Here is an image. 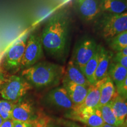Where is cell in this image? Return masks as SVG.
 Segmentation results:
<instances>
[{"label": "cell", "instance_id": "cell-25", "mask_svg": "<svg viewBox=\"0 0 127 127\" xmlns=\"http://www.w3.org/2000/svg\"><path fill=\"white\" fill-rule=\"evenodd\" d=\"M117 90L119 95L122 96L127 93V76L121 85L117 88Z\"/></svg>", "mask_w": 127, "mask_h": 127}, {"label": "cell", "instance_id": "cell-14", "mask_svg": "<svg viewBox=\"0 0 127 127\" xmlns=\"http://www.w3.org/2000/svg\"><path fill=\"white\" fill-rule=\"evenodd\" d=\"M112 55L103 47L99 45V59L95 71V81L104 79L108 76V72Z\"/></svg>", "mask_w": 127, "mask_h": 127}, {"label": "cell", "instance_id": "cell-6", "mask_svg": "<svg viewBox=\"0 0 127 127\" xmlns=\"http://www.w3.org/2000/svg\"><path fill=\"white\" fill-rule=\"evenodd\" d=\"M42 55L43 47L41 35L38 34H31L27 41L20 69H24L34 65L42 58Z\"/></svg>", "mask_w": 127, "mask_h": 127}, {"label": "cell", "instance_id": "cell-20", "mask_svg": "<svg viewBox=\"0 0 127 127\" xmlns=\"http://www.w3.org/2000/svg\"><path fill=\"white\" fill-rule=\"evenodd\" d=\"M98 59H99V45L98 47L97 51L95 53L94 56L86 64V65L84 66L81 70L90 85L96 82L95 74L97 68Z\"/></svg>", "mask_w": 127, "mask_h": 127}, {"label": "cell", "instance_id": "cell-13", "mask_svg": "<svg viewBox=\"0 0 127 127\" xmlns=\"http://www.w3.org/2000/svg\"><path fill=\"white\" fill-rule=\"evenodd\" d=\"M63 87L65 88L75 107L84 102L88 91V87L78 85L64 79Z\"/></svg>", "mask_w": 127, "mask_h": 127}, {"label": "cell", "instance_id": "cell-26", "mask_svg": "<svg viewBox=\"0 0 127 127\" xmlns=\"http://www.w3.org/2000/svg\"><path fill=\"white\" fill-rule=\"evenodd\" d=\"M13 121V127H32L31 124L28 122H20L17 121Z\"/></svg>", "mask_w": 127, "mask_h": 127}, {"label": "cell", "instance_id": "cell-27", "mask_svg": "<svg viewBox=\"0 0 127 127\" xmlns=\"http://www.w3.org/2000/svg\"><path fill=\"white\" fill-rule=\"evenodd\" d=\"M61 123L62 124L64 125L66 127H82L78 124L74 123V122L69 121L61 120Z\"/></svg>", "mask_w": 127, "mask_h": 127}, {"label": "cell", "instance_id": "cell-7", "mask_svg": "<svg viewBox=\"0 0 127 127\" xmlns=\"http://www.w3.org/2000/svg\"><path fill=\"white\" fill-rule=\"evenodd\" d=\"M27 41L21 39L12 45L5 55L2 66L8 72H15L20 69Z\"/></svg>", "mask_w": 127, "mask_h": 127}, {"label": "cell", "instance_id": "cell-16", "mask_svg": "<svg viewBox=\"0 0 127 127\" xmlns=\"http://www.w3.org/2000/svg\"><path fill=\"white\" fill-rule=\"evenodd\" d=\"M118 94L115 85L108 75L106 78L101 89V96L98 107L109 104Z\"/></svg>", "mask_w": 127, "mask_h": 127}, {"label": "cell", "instance_id": "cell-23", "mask_svg": "<svg viewBox=\"0 0 127 127\" xmlns=\"http://www.w3.org/2000/svg\"><path fill=\"white\" fill-rule=\"evenodd\" d=\"M14 102L7 100H0V117L3 121L11 120Z\"/></svg>", "mask_w": 127, "mask_h": 127}, {"label": "cell", "instance_id": "cell-30", "mask_svg": "<svg viewBox=\"0 0 127 127\" xmlns=\"http://www.w3.org/2000/svg\"><path fill=\"white\" fill-rule=\"evenodd\" d=\"M102 127H117L113 126V125H108V124H104L102 125Z\"/></svg>", "mask_w": 127, "mask_h": 127}, {"label": "cell", "instance_id": "cell-34", "mask_svg": "<svg viewBox=\"0 0 127 127\" xmlns=\"http://www.w3.org/2000/svg\"><path fill=\"white\" fill-rule=\"evenodd\" d=\"M123 96V97L124 98H125V99H126L127 100V93H126V94H125L124 95V96Z\"/></svg>", "mask_w": 127, "mask_h": 127}, {"label": "cell", "instance_id": "cell-1", "mask_svg": "<svg viewBox=\"0 0 127 127\" xmlns=\"http://www.w3.org/2000/svg\"><path fill=\"white\" fill-rule=\"evenodd\" d=\"M68 22L63 13L57 14L48 21L41 35L42 47L50 56L61 58L66 52Z\"/></svg>", "mask_w": 127, "mask_h": 127}, {"label": "cell", "instance_id": "cell-11", "mask_svg": "<svg viewBox=\"0 0 127 127\" xmlns=\"http://www.w3.org/2000/svg\"><path fill=\"white\" fill-rule=\"evenodd\" d=\"M35 117L32 105L28 101H21L14 104L11 120L20 122L31 121Z\"/></svg>", "mask_w": 127, "mask_h": 127}, {"label": "cell", "instance_id": "cell-29", "mask_svg": "<svg viewBox=\"0 0 127 127\" xmlns=\"http://www.w3.org/2000/svg\"><path fill=\"white\" fill-rule=\"evenodd\" d=\"M118 53L120 54H121V55H126V56H127V47L124 48L123 50L120 51V52H118Z\"/></svg>", "mask_w": 127, "mask_h": 127}, {"label": "cell", "instance_id": "cell-28", "mask_svg": "<svg viewBox=\"0 0 127 127\" xmlns=\"http://www.w3.org/2000/svg\"><path fill=\"white\" fill-rule=\"evenodd\" d=\"M0 127H13V121L12 120L4 121Z\"/></svg>", "mask_w": 127, "mask_h": 127}, {"label": "cell", "instance_id": "cell-24", "mask_svg": "<svg viewBox=\"0 0 127 127\" xmlns=\"http://www.w3.org/2000/svg\"><path fill=\"white\" fill-rule=\"evenodd\" d=\"M113 61L118 63L119 64L121 65L122 66L127 69V56L126 55H121L117 52L113 58Z\"/></svg>", "mask_w": 127, "mask_h": 127}, {"label": "cell", "instance_id": "cell-5", "mask_svg": "<svg viewBox=\"0 0 127 127\" xmlns=\"http://www.w3.org/2000/svg\"><path fill=\"white\" fill-rule=\"evenodd\" d=\"M101 31L103 37L111 39L127 31V12L121 14H108L101 21Z\"/></svg>", "mask_w": 127, "mask_h": 127}, {"label": "cell", "instance_id": "cell-33", "mask_svg": "<svg viewBox=\"0 0 127 127\" xmlns=\"http://www.w3.org/2000/svg\"><path fill=\"white\" fill-rule=\"evenodd\" d=\"M3 121H3V120L2 119V118H1V117H0V126H1V124H2Z\"/></svg>", "mask_w": 127, "mask_h": 127}, {"label": "cell", "instance_id": "cell-2", "mask_svg": "<svg viewBox=\"0 0 127 127\" xmlns=\"http://www.w3.org/2000/svg\"><path fill=\"white\" fill-rule=\"evenodd\" d=\"M62 73L63 69L58 65L49 62H41L23 69L21 76L32 86L44 88L58 81Z\"/></svg>", "mask_w": 127, "mask_h": 127}, {"label": "cell", "instance_id": "cell-36", "mask_svg": "<svg viewBox=\"0 0 127 127\" xmlns=\"http://www.w3.org/2000/svg\"><path fill=\"white\" fill-rule=\"evenodd\" d=\"M126 7H127V2H126Z\"/></svg>", "mask_w": 127, "mask_h": 127}, {"label": "cell", "instance_id": "cell-22", "mask_svg": "<svg viewBox=\"0 0 127 127\" xmlns=\"http://www.w3.org/2000/svg\"><path fill=\"white\" fill-rule=\"evenodd\" d=\"M109 45L117 52L127 47V31L120 33L110 39Z\"/></svg>", "mask_w": 127, "mask_h": 127}, {"label": "cell", "instance_id": "cell-8", "mask_svg": "<svg viewBox=\"0 0 127 127\" xmlns=\"http://www.w3.org/2000/svg\"><path fill=\"white\" fill-rule=\"evenodd\" d=\"M97 44L93 39H85L77 46L72 61L82 70L86 64L94 56L98 50Z\"/></svg>", "mask_w": 127, "mask_h": 127}, {"label": "cell", "instance_id": "cell-9", "mask_svg": "<svg viewBox=\"0 0 127 127\" xmlns=\"http://www.w3.org/2000/svg\"><path fill=\"white\" fill-rule=\"evenodd\" d=\"M47 102L52 105L66 109H72L75 107L64 87L52 90L46 96Z\"/></svg>", "mask_w": 127, "mask_h": 127}, {"label": "cell", "instance_id": "cell-21", "mask_svg": "<svg viewBox=\"0 0 127 127\" xmlns=\"http://www.w3.org/2000/svg\"><path fill=\"white\" fill-rule=\"evenodd\" d=\"M99 108L101 110L102 120L105 124L117 127H121L112 111L110 102L99 107Z\"/></svg>", "mask_w": 127, "mask_h": 127}, {"label": "cell", "instance_id": "cell-4", "mask_svg": "<svg viewBox=\"0 0 127 127\" xmlns=\"http://www.w3.org/2000/svg\"><path fill=\"white\" fill-rule=\"evenodd\" d=\"M65 117L73 121L81 123L88 127H102L105 124L99 107H74Z\"/></svg>", "mask_w": 127, "mask_h": 127}, {"label": "cell", "instance_id": "cell-10", "mask_svg": "<svg viewBox=\"0 0 127 127\" xmlns=\"http://www.w3.org/2000/svg\"><path fill=\"white\" fill-rule=\"evenodd\" d=\"M75 5L78 13L86 21L94 19L101 11L98 0H75Z\"/></svg>", "mask_w": 127, "mask_h": 127}, {"label": "cell", "instance_id": "cell-17", "mask_svg": "<svg viewBox=\"0 0 127 127\" xmlns=\"http://www.w3.org/2000/svg\"><path fill=\"white\" fill-rule=\"evenodd\" d=\"M111 108L121 127H123L127 117V101L119 94L110 102Z\"/></svg>", "mask_w": 127, "mask_h": 127}, {"label": "cell", "instance_id": "cell-32", "mask_svg": "<svg viewBox=\"0 0 127 127\" xmlns=\"http://www.w3.org/2000/svg\"><path fill=\"white\" fill-rule=\"evenodd\" d=\"M123 127H127V117H126V118H125L124 123Z\"/></svg>", "mask_w": 127, "mask_h": 127}, {"label": "cell", "instance_id": "cell-12", "mask_svg": "<svg viewBox=\"0 0 127 127\" xmlns=\"http://www.w3.org/2000/svg\"><path fill=\"white\" fill-rule=\"evenodd\" d=\"M106 77L104 79L98 81L95 84L90 85L88 87L87 95L84 102L80 105L76 106V108H96L99 105L100 96H101V89L102 84L106 79Z\"/></svg>", "mask_w": 127, "mask_h": 127}, {"label": "cell", "instance_id": "cell-35", "mask_svg": "<svg viewBox=\"0 0 127 127\" xmlns=\"http://www.w3.org/2000/svg\"><path fill=\"white\" fill-rule=\"evenodd\" d=\"M55 127V126H53V125H50V126H48V127Z\"/></svg>", "mask_w": 127, "mask_h": 127}, {"label": "cell", "instance_id": "cell-19", "mask_svg": "<svg viewBox=\"0 0 127 127\" xmlns=\"http://www.w3.org/2000/svg\"><path fill=\"white\" fill-rule=\"evenodd\" d=\"M108 75L111 78L115 85L116 88H117L126 78L127 69L118 63L113 61L109 65Z\"/></svg>", "mask_w": 127, "mask_h": 127}, {"label": "cell", "instance_id": "cell-3", "mask_svg": "<svg viewBox=\"0 0 127 127\" xmlns=\"http://www.w3.org/2000/svg\"><path fill=\"white\" fill-rule=\"evenodd\" d=\"M0 94L3 99L17 102L31 90L32 86L22 76L12 75L4 79Z\"/></svg>", "mask_w": 127, "mask_h": 127}, {"label": "cell", "instance_id": "cell-15", "mask_svg": "<svg viewBox=\"0 0 127 127\" xmlns=\"http://www.w3.org/2000/svg\"><path fill=\"white\" fill-rule=\"evenodd\" d=\"M64 79L72 83L89 87L90 84L79 68L71 60L68 63L65 76Z\"/></svg>", "mask_w": 127, "mask_h": 127}, {"label": "cell", "instance_id": "cell-18", "mask_svg": "<svg viewBox=\"0 0 127 127\" xmlns=\"http://www.w3.org/2000/svg\"><path fill=\"white\" fill-rule=\"evenodd\" d=\"M98 2L101 11L108 14H121L127 9V0H99Z\"/></svg>", "mask_w": 127, "mask_h": 127}, {"label": "cell", "instance_id": "cell-31", "mask_svg": "<svg viewBox=\"0 0 127 127\" xmlns=\"http://www.w3.org/2000/svg\"><path fill=\"white\" fill-rule=\"evenodd\" d=\"M3 81H4V79H2V75H1V73H0V87H1V84H2V82H3Z\"/></svg>", "mask_w": 127, "mask_h": 127}]
</instances>
